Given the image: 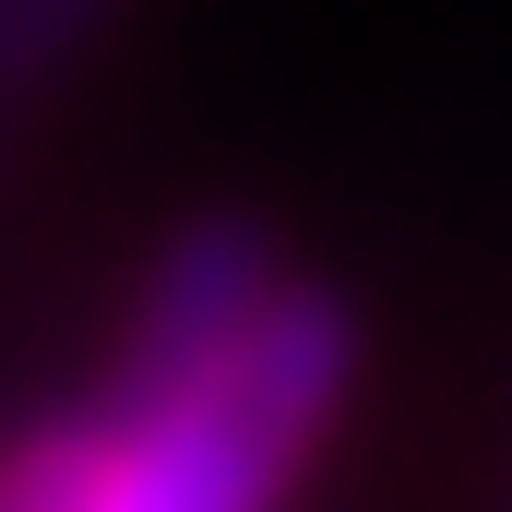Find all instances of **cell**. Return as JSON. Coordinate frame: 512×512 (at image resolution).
Listing matches in <instances>:
<instances>
[{
	"instance_id": "1",
	"label": "cell",
	"mask_w": 512,
	"mask_h": 512,
	"mask_svg": "<svg viewBox=\"0 0 512 512\" xmlns=\"http://www.w3.org/2000/svg\"><path fill=\"white\" fill-rule=\"evenodd\" d=\"M358 393V310L298 274L251 215H191L143 262L96 405L0 453L24 512H286Z\"/></svg>"
},
{
	"instance_id": "2",
	"label": "cell",
	"mask_w": 512,
	"mask_h": 512,
	"mask_svg": "<svg viewBox=\"0 0 512 512\" xmlns=\"http://www.w3.org/2000/svg\"><path fill=\"white\" fill-rule=\"evenodd\" d=\"M120 24H131V0H0V155Z\"/></svg>"
},
{
	"instance_id": "3",
	"label": "cell",
	"mask_w": 512,
	"mask_h": 512,
	"mask_svg": "<svg viewBox=\"0 0 512 512\" xmlns=\"http://www.w3.org/2000/svg\"><path fill=\"white\" fill-rule=\"evenodd\" d=\"M0 512H24V501H0Z\"/></svg>"
}]
</instances>
